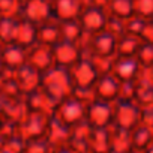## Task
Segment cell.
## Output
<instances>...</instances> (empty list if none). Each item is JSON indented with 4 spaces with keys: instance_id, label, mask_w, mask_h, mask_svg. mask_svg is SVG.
Wrapping results in <instances>:
<instances>
[{
    "instance_id": "bcb514c9",
    "label": "cell",
    "mask_w": 153,
    "mask_h": 153,
    "mask_svg": "<svg viewBox=\"0 0 153 153\" xmlns=\"http://www.w3.org/2000/svg\"><path fill=\"white\" fill-rule=\"evenodd\" d=\"M147 74H149V75H150V78H152V80H153V68H152V69H150V71H147Z\"/></svg>"
},
{
    "instance_id": "c3c4849f",
    "label": "cell",
    "mask_w": 153,
    "mask_h": 153,
    "mask_svg": "<svg viewBox=\"0 0 153 153\" xmlns=\"http://www.w3.org/2000/svg\"><path fill=\"white\" fill-rule=\"evenodd\" d=\"M129 153H143V152H135V150H131Z\"/></svg>"
},
{
    "instance_id": "484cf974",
    "label": "cell",
    "mask_w": 153,
    "mask_h": 153,
    "mask_svg": "<svg viewBox=\"0 0 153 153\" xmlns=\"http://www.w3.org/2000/svg\"><path fill=\"white\" fill-rule=\"evenodd\" d=\"M60 24V33H62V41L74 42V44H81L86 33L81 29L78 20H69V21H62Z\"/></svg>"
},
{
    "instance_id": "681fc988",
    "label": "cell",
    "mask_w": 153,
    "mask_h": 153,
    "mask_svg": "<svg viewBox=\"0 0 153 153\" xmlns=\"http://www.w3.org/2000/svg\"><path fill=\"white\" fill-rule=\"evenodd\" d=\"M2 47H3V45H2V44H0V51H2Z\"/></svg>"
},
{
    "instance_id": "44dd1931",
    "label": "cell",
    "mask_w": 153,
    "mask_h": 153,
    "mask_svg": "<svg viewBox=\"0 0 153 153\" xmlns=\"http://www.w3.org/2000/svg\"><path fill=\"white\" fill-rule=\"evenodd\" d=\"M62 41L60 24L56 20H50L41 26H38V44L45 47H56Z\"/></svg>"
},
{
    "instance_id": "e575fe53",
    "label": "cell",
    "mask_w": 153,
    "mask_h": 153,
    "mask_svg": "<svg viewBox=\"0 0 153 153\" xmlns=\"http://www.w3.org/2000/svg\"><path fill=\"white\" fill-rule=\"evenodd\" d=\"M105 30H107L108 33H111L113 36H116V38H120V36L126 35V26H125V21L120 20V18L111 17V15H108Z\"/></svg>"
},
{
    "instance_id": "83f0119b",
    "label": "cell",
    "mask_w": 153,
    "mask_h": 153,
    "mask_svg": "<svg viewBox=\"0 0 153 153\" xmlns=\"http://www.w3.org/2000/svg\"><path fill=\"white\" fill-rule=\"evenodd\" d=\"M18 17H0V44L8 45L15 42Z\"/></svg>"
},
{
    "instance_id": "2e32d148",
    "label": "cell",
    "mask_w": 153,
    "mask_h": 153,
    "mask_svg": "<svg viewBox=\"0 0 153 153\" xmlns=\"http://www.w3.org/2000/svg\"><path fill=\"white\" fill-rule=\"evenodd\" d=\"M0 60L5 68L11 72H15L24 63H27V51L17 44H8L2 47L0 51Z\"/></svg>"
},
{
    "instance_id": "30bf717a",
    "label": "cell",
    "mask_w": 153,
    "mask_h": 153,
    "mask_svg": "<svg viewBox=\"0 0 153 153\" xmlns=\"http://www.w3.org/2000/svg\"><path fill=\"white\" fill-rule=\"evenodd\" d=\"M53 56H54V65L71 69L84 56V51L78 44L60 41L56 47H53Z\"/></svg>"
},
{
    "instance_id": "8992f818",
    "label": "cell",
    "mask_w": 153,
    "mask_h": 153,
    "mask_svg": "<svg viewBox=\"0 0 153 153\" xmlns=\"http://www.w3.org/2000/svg\"><path fill=\"white\" fill-rule=\"evenodd\" d=\"M50 117L51 116L42 113H26L23 120L18 123V134L26 141L45 138Z\"/></svg>"
},
{
    "instance_id": "7dc6e473",
    "label": "cell",
    "mask_w": 153,
    "mask_h": 153,
    "mask_svg": "<svg viewBox=\"0 0 153 153\" xmlns=\"http://www.w3.org/2000/svg\"><path fill=\"white\" fill-rule=\"evenodd\" d=\"M108 153H120V152H116V150H113V149H111V150H110Z\"/></svg>"
},
{
    "instance_id": "e0dca14e",
    "label": "cell",
    "mask_w": 153,
    "mask_h": 153,
    "mask_svg": "<svg viewBox=\"0 0 153 153\" xmlns=\"http://www.w3.org/2000/svg\"><path fill=\"white\" fill-rule=\"evenodd\" d=\"M23 101H24V107H26L27 113H42V114L53 116L54 108H56L54 104L42 93L41 89L24 95Z\"/></svg>"
},
{
    "instance_id": "4316f807",
    "label": "cell",
    "mask_w": 153,
    "mask_h": 153,
    "mask_svg": "<svg viewBox=\"0 0 153 153\" xmlns=\"http://www.w3.org/2000/svg\"><path fill=\"white\" fill-rule=\"evenodd\" d=\"M107 12L111 17H116V18L126 21V20H129L131 17L135 15L134 0H110Z\"/></svg>"
},
{
    "instance_id": "277c9868",
    "label": "cell",
    "mask_w": 153,
    "mask_h": 153,
    "mask_svg": "<svg viewBox=\"0 0 153 153\" xmlns=\"http://www.w3.org/2000/svg\"><path fill=\"white\" fill-rule=\"evenodd\" d=\"M53 116L65 126L72 128L86 120V105L80 101H76L75 98L69 96L68 99L56 105Z\"/></svg>"
},
{
    "instance_id": "8d00e7d4",
    "label": "cell",
    "mask_w": 153,
    "mask_h": 153,
    "mask_svg": "<svg viewBox=\"0 0 153 153\" xmlns=\"http://www.w3.org/2000/svg\"><path fill=\"white\" fill-rule=\"evenodd\" d=\"M134 96H135V81L120 83V96H119V99L134 101Z\"/></svg>"
},
{
    "instance_id": "ba28073f",
    "label": "cell",
    "mask_w": 153,
    "mask_h": 153,
    "mask_svg": "<svg viewBox=\"0 0 153 153\" xmlns=\"http://www.w3.org/2000/svg\"><path fill=\"white\" fill-rule=\"evenodd\" d=\"M20 17L32 21L36 26H41L53 20L51 2L50 0H21Z\"/></svg>"
},
{
    "instance_id": "cb8c5ba5",
    "label": "cell",
    "mask_w": 153,
    "mask_h": 153,
    "mask_svg": "<svg viewBox=\"0 0 153 153\" xmlns=\"http://www.w3.org/2000/svg\"><path fill=\"white\" fill-rule=\"evenodd\" d=\"M141 44H143V41L138 36H132V35H128V33L117 38L116 57H135Z\"/></svg>"
},
{
    "instance_id": "ac0fdd59",
    "label": "cell",
    "mask_w": 153,
    "mask_h": 153,
    "mask_svg": "<svg viewBox=\"0 0 153 153\" xmlns=\"http://www.w3.org/2000/svg\"><path fill=\"white\" fill-rule=\"evenodd\" d=\"M17 45H20L21 48H24L26 51L29 48H32L33 45L38 44V26L33 24L32 21L18 17V27H17V36H15V42Z\"/></svg>"
},
{
    "instance_id": "b9f144b4",
    "label": "cell",
    "mask_w": 153,
    "mask_h": 153,
    "mask_svg": "<svg viewBox=\"0 0 153 153\" xmlns=\"http://www.w3.org/2000/svg\"><path fill=\"white\" fill-rule=\"evenodd\" d=\"M5 141H6V140H5V137H3L2 134H0V150H2V149L5 147Z\"/></svg>"
},
{
    "instance_id": "4fadbf2b",
    "label": "cell",
    "mask_w": 153,
    "mask_h": 153,
    "mask_svg": "<svg viewBox=\"0 0 153 153\" xmlns=\"http://www.w3.org/2000/svg\"><path fill=\"white\" fill-rule=\"evenodd\" d=\"M14 76H15V81L23 93L27 95L33 90H38L41 87V78H42V72H39L38 69H35L32 65L29 63H24L21 68H18L15 72H14Z\"/></svg>"
},
{
    "instance_id": "60d3db41",
    "label": "cell",
    "mask_w": 153,
    "mask_h": 153,
    "mask_svg": "<svg viewBox=\"0 0 153 153\" xmlns=\"http://www.w3.org/2000/svg\"><path fill=\"white\" fill-rule=\"evenodd\" d=\"M53 153H75V152H74V150H71L68 146H62V147L53 149Z\"/></svg>"
},
{
    "instance_id": "9a60e30c",
    "label": "cell",
    "mask_w": 153,
    "mask_h": 153,
    "mask_svg": "<svg viewBox=\"0 0 153 153\" xmlns=\"http://www.w3.org/2000/svg\"><path fill=\"white\" fill-rule=\"evenodd\" d=\"M27 63L32 65L39 72H45L54 66V56L53 48L36 44L27 50Z\"/></svg>"
},
{
    "instance_id": "4dcf8cb0",
    "label": "cell",
    "mask_w": 153,
    "mask_h": 153,
    "mask_svg": "<svg viewBox=\"0 0 153 153\" xmlns=\"http://www.w3.org/2000/svg\"><path fill=\"white\" fill-rule=\"evenodd\" d=\"M21 0H0V17H20Z\"/></svg>"
},
{
    "instance_id": "836d02e7",
    "label": "cell",
    "mask_w": 153,
    "mask_h": 153,
    "mask_svg": "<svg viewBox=\"0 0 153 153\" xmlns=\"http://www.w3.org/2000/svg\"><path fill=\"white\" fill-rule=\"evenodd\" d=\"M24 153H53V147L45 138L41 140H32L26 143Z\"/></svg>"
},
{
    "instance_id": "52a82bcc",
    "label": "cell",
    "mask_w": 153,
    "mask_h": 153,
    "mask_svg": "<svg viewBox=\"0 0 153 153\" xmlns=\"http://www.w3.org/2000/svg\"><path fill=\"white\" fill-rule=\"evenodd\" d=\"M114 120V108L111 102L93 99L86 105V122L92 128H110Z\"/></svg>"
},
{
    "instance_id": "d590c367",
    "label": "cell",
    "mask_w": 153,
    "mask_h": 153,
    "mask_svg": "<svg viewBox=\"0 0 153 153\" xmlns=\"http://www.w3.org/2000/svg\"><path fill=\"white\" fill-rule=\"evenodd\" d=\"M71 96L75 98L76 101L83 102L84 105H87L95 99V92H93V87H75L74 86Z\"/></svg>"
},
{
    "instance_id": "9c48e42d",
    "label": "cell",
    "mask_w": 153,
    "mask_h": 153,
    "mask_svg": "<svg viewBox=\"0 0 153 153\" xmlns=\"http://www.w3.org/2000/svg\"><path fill=\"white\" fill-rule=\"evenodd\" d=\"M107 20H108V12L93 5L84 6L78 17V23L86 35H95L104 32L107 26Z\"/></svg>"
},
{
    "instance_id": "7402d4cb",
    "label": "cell",
    "mask_w": 153,
    "mask_h": 153,
    "mask_svg": "<svg viewBox=\"0 0 153 153\" xmlns=\"http://www.w3.org/2000/svg\"><path fill=\"white\" fill-rule=\"evenodd\" d=\"M110 128H92L89 134V144L92 153H108L111 150Z\"/></svg>"
},
{
    "instance_id": "d4e9b609",
    "label": "cell",
    "mask_w": 153,
    "mask_h": 153,
    "mask_svg": "<svg viewBox=\"0 0 153 153\" xmlns=\"http://www.w3.org/2000/svg\"><path fill=\"white\" fill-rule=\"evenodd\" d=\"M111 134V149L120 153H129L132 150L131 147V131L119 128V126H111L110 128Z\"/></svg>"
},
{
    "instance_id": "8fae6325",
    "label": "cell",
    "mask_w": 153,
    "mask_h": 153,
    "mask_svg": "<svg viewBox=\"0 0 153 153\" xmlns=\"http://www.w3.org/2000/svg\"><path fill=\"white\" fill-rule=\"evenodd\" d=\"M143 72L144 71L141 69V66L135 57H114L113 59L111 74L120 83L137 81Z\"/></svg>"
},
{
    "instance_id": "5b68a950",
    "label": "cell",
    "mask_w": 153,
    "mask_h": 153,
    "mask_svg": "<svg viewBox=\"0 0 153 153\" xmlns=\"http://www.w3.org/2000/svg\"><path fill=\"white\" fill-rule=\"evenodd\" d=\"M69 72L75 87H93L101 76L93 59L86 54L69 69Z\"/></svg>"
},
{
    "instance_id": "f35d334b",
    "label": "cell",
    "mask_w": 153,
    "mask_h": 153,
    "mask_svg": "<svg viewBox=\"0 0 153 153\" xmlns=\"http://www.w3.org/2000/svg\"><path fill=\"white\" fill-rule=\"evenodd\" d=\"M140 39L143 42H147V44H153V20H149L144 26V30L140 36Z\"/></svg>"
},
{
    "instance_id": "d6986e66",
    "label": "cell",
    "mask_w": 153,
    "mask_h": 153,
    "mask_svg": "<svg viewBox=\"0 0 153 153\" xmlns=\"http://www.w3.org/2000/svg\"><path fill=\"white\" fill-rule=\"evenodd\" d=\"M69 137H71V128L65 126L54 116H51L48 122V128H47V135H45V140L50 143V146L53 149L66 146L69 141Z\"/></svg>"
},
{
    "instance_id": "d6a6232c",
    "label": "cell",
    "mask_w": 153,
    "mask_h": 153,
    "mask_svg": "<svg viewBox=\"0 0 153 153\" xmlns=\"http://www.w3.org/2000/svg\"><path fill=\"white\" fill-rule=\"evenodd\" d=\"M149 20H144V18H141V17H138V15H134V17H131L129 20H126L125 21V26H126V33L128 35H132V36H141V33H143V30H144V26H146V23H147Z\"/></svg>"
},
{
    "instance_id": "ee69618b",
    "label": "cell",
    "mask_w": 153,
    "mask_h": 153,
    "mask_svg": "<svg viewBox=\"0 0 153 153\" xmlns=\"http://www.w3.org/2000/svg\"><path fill=\"white\" fill-rule=\"evenodd\" d=\"M0 153H14V152H11V150H8L6 147H3L2 150H0Z\"/></svg>"
},
{
    "instance_id": "f546056e",
    "label": "cell",
    "mask_w": 153,
    "mask_h": 153,
    "mask_svg": "<svg viewBox=\"0 0 153 153\" xmlns=\"http://www.w3.org/2000/svg\"><path fill=\"white\" fill-rule=\"evenodd\" d=\"M66 146H68L71 150H74L75 153H92L90 144H89V137L71 135Z\"/></svg>"
},
{
    "instance_id": "5bb4252c",
    "label": "cell",
    "mask_w": 153,
    "mask_h": 153,
    "mask_svg": "<svg viewBox=\"0 0 153 153\" xmlns=\"http://www.w3.org/2000/svg\"><path fill=\"white\" fill-rule=\"evenodd\" d=\"M84 5L81 0H53L51 11L53 20L62 23L69 20H78Z\"/></svg>"
},
{
    "instance_id": "74e56055",
    "label": "cell",
    "mask_w": 153,
    "mask_h": 153,
    "mask_svg": "<svg viewBox=\"0 0 153 153\" xmlns=\"http://www.w3.org/2000/svg\"><path fill=\"white\" fill-rule=\"evenodd\" d=\"M141 125L153 129V105L141 108Z\"/></svg>"
},
{
    "instance_id": "7c38bea8",
    "label": "cell",
    "mask_w": 153,
    "mask_h": 153,
    "mask_svg": "<svg viewBox=\"0 0 153 153\" xmlns=\"http://www.w3.org/2000/svg\"><path fill=\"white\" fill-rule=\"evenodd\" d=\"M93 92H95V99L114 104L120 96V81L113 74H104L99 76L96 84L93 86Z\"/></svg>"
},
{
    "instance_id": "6da1fadb",
    "label": "cell",
    "mask_w": 153,
    "mask_h": 153,
    "mask_svg": "<svg viewBox=\"0 0 153 153\" xmlns=\"http://www.w3.org/2000/svg\"><path fill=\"white\" fill-rule=\"evenodd\" d=\"M39 89L54 104V107L57 104H60L62 101L68 99L72 95V89H74V83H72V76H71L69 69L54 65L48 71L42 72Z\"/></svg>"
},
{
    "instance_id": "ffe728a7",
    "label": "cell",
    "mask_w": 153,
    "mask_h": 153,
    "mask_svg": "<svg viewBox=\"0 0 153 153\" xmlns=\"http://www.w3.org/2000/svg\"><path fill=\"white\" fill-rule=\"evenodd\" d=\"M134 101L141 107H149L153 105V80L150 78V75L144 71L140 78L135 81V96Z\"/></svg>"
},
{
    "instance_id": "3957f363",
    "label": "cell",
    "mask_w": 153,
    "mask_h": 153,
    "mask_svg": "<svg viewBox=\"0 0 153 153\" xmlns=\"http://www.w3.org/2000/svg\"><path fill=\"white\" fill-rule=\"evenodd\" d=\"M114 108V120L113 125L132 131L141 122V107L135 101L129 99H117L113 104Z\"/></svg>"
},
{
    "instance_id": "f1b7e54d",
    "label": "cell",
    "mask_w": 153,
    "mask_h": 153,
    "mask_svg": "<svg viewBox=\"0 0 153 153\" xmlns=\"http://www.w3.org/2000/svg\"><path fill=\"white\" fill-rule=\"evenodd\" d=\"M135 59L140 63L143 71H146V72L150 71L153 68V44L143 42L135 54Z\"/></svg>"
},
{
    "instance_id": "7a4b0ae2",
    "label": "cell",
    "mask_w": 153,
    "mask_h": 153,
    "mask_svg": "<svg viewBox=\"0 0 153 153\" xmlns=\"http://www.w3.org/2000/svg\"><path fill=\"white\" fill-rule=\"evenodd\" d=\"M116 45H117V38L108 33L107 30L95 35H86L83 42L80 44L84 54L95 59H114Z\"/></svg>"
},
{
    "instance_id": "f907efd6",
    "label": "cell",
    "mask_w": 153,
    "mask_h": 153,
    "mask_svg": "<svg viewBox=\"0 0 153 153\" xmlns=\"http://www.w3.org/2000/svg\"><path fill=\"white\" fill-rule=\"evenodd\" d=\"M50 2H53V0H50Z\"/></svg>"
},
{
    "instance_id": "f6af8a7d",
    "label": "cell",
    "mask_w": 153,
    "mask_h": 153,
    "mask_svg": "<svg viewBox=\"0 0 153 153\" xmlns=\"http://www.w3.org/2000/svg\"><path fill=\"white\" fill-rule=\"evenodd\" d=\"M81 2H83V5H84V6H87V5H90V3H92V0H81Z\"/></svg>"
},
{
    "instance_id": "ab89813d",
    "label": "cell",
    "mask_w": 153,
    "mask_h": 153,
    "mask_svg": "<svg viewBox=\"0 0 153 153\" xmlns=\"http://www.w3.org/2000/svg\"><path fill=\"white\" fill-rule=\"evenodd\" d=\"M108 3H110V0H92V3H90V5L98 6V8H101V9H105V11H107Z\"/></svg>"
},
{
    "instance_id": "7bdbcfd3",
    "label": "cell",
    "mask_w": 153,
    "mask_h": 153,
    "mask_svg": "<svg viewBox=\"0 0 153 153\" xmlns=\"http://www.w3.org/2000/svg\"><path fill=\"white\" fill-rule=\"evenodd\" d=\"M143 153H153V143H152V144H150V146H149V147L143 152Z\"/></svg>"
},
{
    "instance_id": "603a6c76",
    "label": "cell",
    "mask_w": 153,
    "mask_h": 153,
    "mask_svg": "<svg viewBox=\"0 0 153 153\" xmlns=\"http://www.w3.org/2000/svg\"><path fill=\"white\" fill-rule=\"evenodd\" d=\"M152 143H153V129L140 123L137 128H134L131 131V147H132V150L144 152Z\"/></svg>"
},
{
    "instance_id": "1f68e13d",
    "label": "cell",
    "mask_w": 153,
    "mask_h": 153,
    "mask_svg": "<svg viewBox=\"0 0 153 153\" xmlns=\"http://www.w3.org/2000/svg\"><path fill=\"white\" fill-rule=\"evenodd\" d=\"M135 15L144 20H153V0H134Z\"/></svg>"
}]
</instances>
